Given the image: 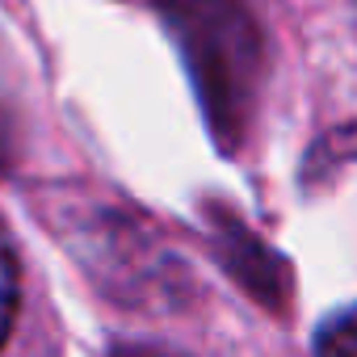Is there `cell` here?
Returning a JSON list of instances; mask_svg holds the SVG:
<instances>
[{
	"instance_id": "6da1fadb",
	"label": "cell",
	"mask_w": 357,
	"mask_h": 357,
	"mask_svg": "<svg viewBox=\"0 0 357 357\" xmlns=\"http://www.w3.org/2000/svg\"><path fill=\"white\" fill-rule=\"evenodd\" d=\"M185 59L198 105L223 151H236L261 89L265 43L244 0H151Z\"/></svg>"
},
{
	"instance_id": "7a4b0ae2",
	"label": "cell",
	"mask_w": 357,
	"mask_h": 357,
	"mask_svg": "<svg viewBox=\"0 0 357 357\" xmlns=\"http://www.w3.org/2000/svg\"><path fill=\"white\" fill-rule=\"evenodd\" d=\"M13 311H17V261H13V244L5 227H0V344L13 328Z\"/></svg>"
},
{
	"instance_id": "3957f363",
	"label": "cell",
	"mask_w": 357,
	"mask_h": 357,
	"mask_svg": "<svg viewBox=\"0 0 357 357\" xmlns=\"http://www.w3.org/2000/svg\"><path fill=\"white\" fill-rule=\"evenodd\" d=\"M315 349H324V353H357V307L328 319L324 332L315 336Z\"/></svg>"
},
{
	"instance_id": "277c9868",
	"label": "cell",
	"mask_w": 357,
	"mask_h": 357,
	"mask_svg": "<svg viewBox=\"0 0 357 357\" xmlns=\"http://www.w3.org/2000/svg\"><path fill=\"white\" fill-rule=\"evenodd\" d=\"M9 151H13V122H9V109H5V97H0V168L9 164Z\"/></svg>"
}]
</instances>
